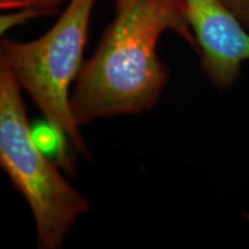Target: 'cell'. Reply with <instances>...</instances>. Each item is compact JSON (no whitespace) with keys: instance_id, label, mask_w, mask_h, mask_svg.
Wrapping results in <instances>:
<instances>
[{"instance_id":"obj_1","label":"cell","mask_w":249,"mask_h":249,"mask_svg":"<svg viewBox=\"0 0 249 249\" xmlns=\"http://www.w3.org/2000/svg\"><path fill=\"white\" fill-rule=\"evenodd\" d=\"M113 6L114 17L71 95L79 126L155 107L170 76L157 53L164 33L173 31L197 52L185 0H114Z\"/></svg>"},{"instance_id":"obj_2","label":"cell","mask_w":249,"mask_h":249,"mask_svg":"<svg viewBox=\"0 0 249 249\" xmlns=\"http://www.w3.org/2000/svg\"><path fill=\"white\" fill-rule=\"evenodd\" d=\"M0 165L29 205L42 249H58L89 202L46 158L33 136L21 88L0 61Z\"/></svg>"},{"instance_id":"obj_3","label":"cell","mask_w":249,"mask_h":249,"mask_svg":"<svg viewBox=\"0 0 249 249\" xmlns=\"http://www.w3.org/2000/svg\"><path fill=\"white\" fill-rule=\"evenodd\" d=\"M96 2L70 0L60 18L39 38L18 42L5 37L0 45V61L7 65L20 88L83 156L89 151L71 111L70 88L81 71Z\"/></svg>"},{"instance_id":"obj_4","label":"cell","mask_w":249,"mask_h":249,"mask_svg":"<svg viewBox=\"0 0 249 249\" xmlns=\"http://www.w3.org/2000/svg\"><path fill=\"white\" fill-rule=\"evenodd\" d=\"M185 1L202 70L218 89L230 88L249 60V29L220 0Z\"/></svg>"},{"instance_id":"obj_5","label":"cell","mask_w":249,"mask_h":249,"mask_svg":"<svg viewBox=\"0 0 249 249\" xmlns=\"http://www.w3.org/2000/svg\"><path fill=\"white\" fill-rule=\"evenodd\" d=\"M14 13H5L1 14V17H0V34L1 35H4L12 28L27 23L28 21L33 20V18L46 15L44 12L34 7L18 8L14 9Z\"/></svg>"},{"instance_id":"obj_6","label":"cell","mask_w":249,"mask_h":249,"mask_svg":"<svg viewBox=\"0 0 249 249\" xmlns=\"http://www.w3.org/2000/svg\"><path fill=\"white\" fill-rule=\"evenodd\" d=\"M249 29V0H220Z\"/></svg>"},{"instance_id":"obj_7","label":"cell","mask_w":249,"mask_h":249,"mask_svg":"<svg viewBox=\"0 0 249 249\" xmlns=\"http://www.w3.org/2000/svg\"><path fill=\"white\" fill-rule=\"evenodd\" d=\"M66 0H34V7L44 12L46 15L53 14L57 12L59 6Z\"/></svg>"},{"instance_id":"obj_8","label":"cell","mask_w":249,"mask_h":249,"mask_svg":"<svg viewBox=\"0 0 249 249\" xmlns=\"http://www.w3.org/2000/svg\"><path fill=\"white\" fill-rule=\"evenodd\" d=\"M0 7L5 11L34 7V0H0Z\"/></svg>"}]
</instances>
